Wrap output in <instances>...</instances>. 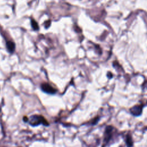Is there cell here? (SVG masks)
Here are the masks:
<instances>
[{
    "instance_id": "1",
    "label": "cell",
    "mask_w": 147,
    "mask_h": 147,
    "mask_svg": "<svg viewBox=\"0 0 147 147\" xmlns=\"http://www.w3.org/2000/svg\"><path fill=\"white\" fill-rule=\"evenodd\" d=\"M29 124L33 126H36L42 124L45 126H48L49 123L44 117L40 115H33L30 117L28 119Z\"/></svg>"
},
{
    "instance_id": "2",
    "label": "cell",
    "mask_w": 147,
    "mask_h": 147,
    "mask_svg": "<svg viewBox=\"0 0 147 147\" xmlns=\"http://www.w3.org/2000/svg\"><path fill=\"white\" fill-rule=\"evenodd\" d=\"M41 88L44 92L49 94H54L57 91L54 87L47 83H42L41 84Z\"/></svg>"
},
{
    "instance_id": "3",
    "label": "cell",
    "mask_w": 147,
    "mask_h": 147,
    "mask_svg": "<svg viewBox=\"0 0 147 147\" xmlns=\"http://www.w3.org/2000/svg\"><path fill=\"white\" fill-rule=\"evenodd\" d=\"M6 48H7L8 52H10V53H13L14 52L15 48H16L15 44L13 41H6Z\"/></svg>"
},
{
    "instance_id": "4",
    "label": "cell",
    "mask_w": 147,
    "mask_h": 147,
    "mask_svg": "<svg viewBox=\"0 0 147 147\" xmlns=\"http://www.w3.org/2000/svg\"><path fill=\"white\" fill-rule=\"evenodd\" d=\"M31 25L34 30H37L39 29V26L37 22L33 19H31Z\"/></svg>"
},
{
    "instance_id": "5",
    "label": "cell",
    "mask_w": 147,
    "mask_h": 147,
    "mask_svg": "<svg viewBox=\"0 0 147 147\" xmlns=\"http://www.w3.org/2000/svg\"><path fill=\"white\" fill-rule=\"evenodd\" d=\"M143 95L147 100V80L145 82L143 86Z\"/></svg>"
},
{
    "instance_id": "6",
    "label": "cell",
    "mask_w": 147,
    "mask_h": 147,
    "mask_svg": "<svg viewBox=\"0 0 147 147\" xmlns=\"http://www.w3.org/2000/svg\"><path fill=\"white\" fill-rule=\"evenodd\" d=\"M50 25H51V21H49V20L45 21L44 23V26H45V28H48L50 26Z\"/></svg>"
}]
</instances>
